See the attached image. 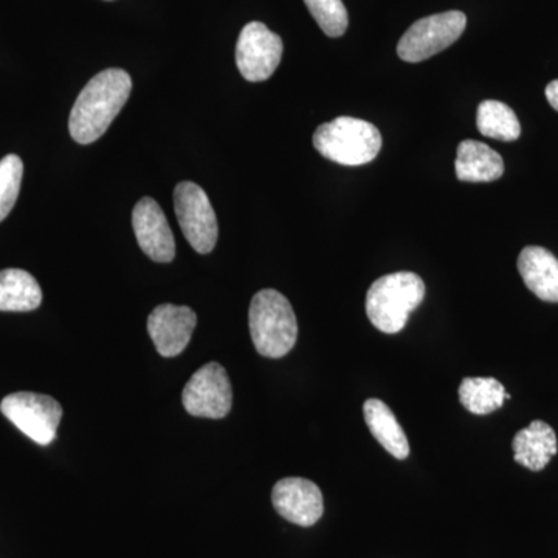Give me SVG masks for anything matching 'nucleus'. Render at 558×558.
Masks as SVG:
<instances>
[{
  "instance_id": "19",
  "label": "nucleus",
  "mask_w": 558,
  "mask_h": 558,
  "mask_svg": "<svg viewBox=\"0 0 558 558\" xmlns=\"http://www.w3.org/2000/svg\"><path fill=\"white\" fill-rule=\"evenodd\" d=\"M476 126L481 134L499 142H515L521 135L519 117L505 102L486 100L478 106Z\"/></svg>"
},
{
  "instance_id": "7",
  "label": "nucleus",
  "mask_w": 558,
  "mask_h": 558,
  "mask_svg": "<svg viewBox=\"0 0 558 558\" xmlns=\"http://www.w3.org/2000/svg\"><path fill=\"white\" fill-rule=\"evenodd\" d=\"M175 216L191 247L202 255L211 253L218 242L219 227L207 193L193 182H180L174 190Z\"/></svg>"
},
{
  "instance_id": "22",
  "label": "nucleus",
  "mask_w": 558,
  "mask_h": 558,
  "mask_svg": "<svg viewBox=\"0 0 558 558\" xmlns=\"http://www.w3.org/2000/svg\"><path fill=\"white\" fill-rule=\"evenodd\" d=\"M546 98H548L549 105L558 112V80L553 81L546 86Z\"/></svg>"
},
{
  "instance_id": "18",
  "label": "nucleus",
  "mask_w": 558,
  "mask_h": 558,
  "mask_svg": "<svg viewBox=\"0 0 558 558\" xmlns=\"http://www.w3.org/2000/svg\"><path fill=\"white\" fill-rule=\"evenodd\" d=\"M459 402L472 414L494 413L510 399L501 381L494 377H465L459 385Z\"/></svg>"
},
{
  "instance_id": "20",
  "label": "nucleus",
  "mask_w": 558,
  "mask_h": 558,
  "mask_svg": "<svg viewBox=\"0 0 558 558\" xmlns=\"http://www.w3.org/2000/svg\"><path fill=\"white\" fill-rule=\"evenodd\" d=\"M304 3L329 38H340L348 31V10L341 0H304Z\"/></svg>"
},
{
  "instance_id": "13",
  "label": "nucleus",
  "mask_w": 558,
  "mask_h": 558,
  "mask_svg": "<svg viewBox=\"0 0 558 558\" xmlns=\"http://www.w3.org/2000/svg\"><path fill=\"white\" fill-rule=\"evenodd\" d=\"M519 271L534 295L548 303H558V259L549 250L535 245L521 250Z\"/></svg>"
},
{
  "instance_id": "16",
  "label": "nucleus",
  "mask_w": 558,
  "mask_h": 558,
  "mask_svg": "<svg viewBox=\"0 0 558 558\" xmlns=\"http://www.w3.org/2000/svg\"><path fill=\"white\" fill-rule=\"evenodd\" d=\"M363 414L369 432L389 454L398 459L409 458V439L387 403L379 399H368L363 403Z\"/></svg>"
},
{
  "instance_id": "10",
  "label": "nucleus",
  "mask_w": 558,
  "mask_h": 558,
  "mask_svg": "<svg viewBox=\"0 0 558 558\" xmlns=\"http://www.w3.org/2000/svg\"><path fill=\"white\" fill-rule=\"evenodd\" d=\"M146 326L161 357H178L189 347L197 326V315L189 306L160 304L150 312Z\"/></svg>"
},
{
  "instance_id": "5",
  "label": "nucleus",
  "mask_w": 558,
  "mask_h": 558,
  "mask_svg": "<svg viewBox=\"0 0 558 558\" xmlns=\"http://www.w3.org/2000/svg\"><path fill=\"white\" fill-rule=\"evenodd\" d=\"M468 17L461 11H446L414 22L398 44L400 60L421 62L435 57L461 38Z\"/></svg>"
},
{
  "instance_id": "15",
  "label": "nucleus",
  "mask_w": 558,
  "mask_h": 558,
  "mask_svg": "<svg viewBox=\"0 0 558 558\" xmlns=\"http://www.w3.org/2000/svg\"><path fill=\"white\" fill-rule=\"evenodd\" d=\"M454 168L461 182L487 183L501 178L505 161L490 146L476 140H464L459 143Z\"/></svg>"
},
{
  "instance_id": "4",
  "label": "nucleus",
  "mask_w": 558,
  "mask_h": 558,
  "mask_svg": "<svg viewBox=\"0 0 558 558\" xmlns=\"http://www.w3.org/2000/svg\"><path fill=\"white\" fill-rule=\"evenodd\" d=\"M314 146L326 159L344 167H360L379 156L381 135L368 121L339 117L315 131Z\"/></svg>"
},
{
  "instance_id": "6",
  "label": "nucleus",
  "mask_w": 558,
  "mask_h": 558,
  "mask_svg": "<svg viewBox=\"0 0 558 558\" xmlns=\"http://www.w3.org/2000/svg\"><path fill=\"white\" fill-rule=\"evenodd\" d=\"M0 411L11 424L39 446H50L57 439L62 407L50 396L36 392H14L0 403Z\"/></svg>"
},
{
  "instance_id": "21",
  "label": "nucleus",
  "mask_w": 558,
  "mask_h": 558,
  "mask_svg": "<svg viewBox=\"0 0 558 558\" xmlns=\"http://www.w3.org/2000/svg\"><path fill=\"white\" fill-rule=\"evenodd\" d=\"M24 163L16 154L0 160V222L10 215L20 197Z\"/></svg>"
},
{
  "instance_id": "9",
  "label": "nucleus",
  "mask_w": 558,
  "mask_h": 558,
  "mask_svg": "<svg viewBox=\"0 0 558 558\" xmlns=\"http://www.w3.org/2000/svg\"><path fill=\"white\" fill-rule=\"evenodd\" d=\"M282 39L263 22H250L242 28L236 44V64L250 83H260L274 75L281 62Z\"/></svg>"
},
{
  "instance_id": "2",
  "label": "nucleus",
  "mask_w": 558,
  "mask_h": 558,
  "mask_svg": "<svg viewBox=\"0 0 558 558\" xmlns=\"http://www.w3.org/2000/svg\"><path fill=\"white\" fill-rule=\"evenodd\" d=\"M248 325L253 344L263 357H284L299 339L295 312L278 290L264 289L253 296Z\"/></svg>"
},
{
  "instance_id": "8",
  "label": "nucleus",
  "mask_w": 558,
  "mask_h": 558,
  "mask_svg": "<svg viewBox=\"0 0 558 558\" xmlns=\"http://www.w3.org/2000/svg\"><path fill=\"white\" fill-rule=\"evenodd\" d=\"M182 403L191 416L226 417L233 405V389L226 368L211 362L197 369L183 388Z\"/></svg>"
},
{
  "instance_id": "12",
  "label": "nucleus",
  "mask_w": 558,
  "mask_h": 558,
  "mask_svg": "<svg viewBox=\"0 0 558 558\" xmlns=\"http://www.w3.org/2000/svg\"><path fill=\"white\" fill-rule=\"evenodd\" d=\"M271 502L282 519L310 527L323 517L325 502L317 484L304 478H284L275 484Z\"/></svg>"
},
{
  "instance_id": "17",
  "label": "nucleus",
  "mask_w": 558,
  "mask_h": 558,
  "mask_svg": "<svg viewBox=\"0 0 558 558\" xmlns=\"http://www.w3.org/2000/svg\"><path fill=\"white\" fill-rule=\"evenodd\" d=\"M43 303V290L28 271L7 269L0 271V311L31 312Z\"/></svg>"
},
{
  "instance_id": "11",
  "label": "nucleus",
  "mask_w": 558,
  "mask_h": 558,
  "mask_svg": "<svg viewBox=\"0 0 558 558\" xmlns=\"http://www.w3.org/2000/svg\"><path fill=\"white\" fill-rule=\"evenodd\" d=\"M132 229L140 248L156 263H171L175 241L163 209L153 197H143L132 211Z\"/></svg>"
},
{
  "instance_id": "1",
  "label": "nucleus",
  "mask_w": 558,
  "mask_h": 558,
  "mask_svg": "<svg viewBox=\"0 0 558 558\" xmlns=\"http://www.w3.org/2000/svg\"><path fill=\"white\" fill-rule=\"evenodd\" d=\"M131 90L132 80L124 70L108 69L95 75L81 90L70 112L72 138L80 145H90L101 138L126 105Z\"/></svg>"
},
{
  "instance_id": "3",
  "label": "nucleus",
  "mask_w": 558,
  "mask_h": 558,
  "mask_svg": "<svg viewBox=\"0 0 558 558\" xmlns=\"http://www.w3.org/2000/svg\"><path fill=\"white\" fill-rule=\"evenodd\" d=\"M424 299L425 284L418 275L396 271L373 282L366 295V314L380 332L398 333Z\"/></svg>"
},
{
  "instance_id": "14",
  "label": "nucleus",
  "mask_w": 558,
  "mask_h": 558,
  "mask_svg": "<svg viewBox=\"0 0 558 558\" xmlns=\"http://www.w3.org/2000/svg\"><path fill=\"white\" fill-rule=\"evenodd\" d=\"M515 462L520 465L539 472L549 464L558 451L557 435L549 424L543 421L531 422L529 427L520 429L512 440Z\"/></svg>"
}]
</instances>
